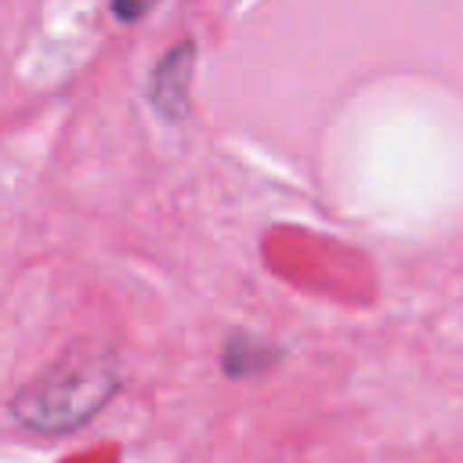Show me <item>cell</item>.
I'll list each match as a JSON object with an SVG mask.
<instances>
[{"label": "cell", "mask_w": 463, "mask_h": 463, "mask_svg": "<svg viewBox=\"0 0 463 463\" xmlns=\"http://www.w3.org/2000/svg\"><path fill=\"white\" fill-rule=\"evenodd\" d=\"M119 391V362L105 347H72L47 373L11 398L22 427L40 434H65L98 416Z\"/></svg>", "instance_id": "cell-1"}, {"label": "cell", "mask_w": 463, "mask_h": 463, "mask_svg": "<svg viewBox=\"0 0 463 463\" xmlns=\"http://www.w3.org/2000/svg\"><path fill=\"white\" fill-rule=\"evenodd\" d=\"M192 58H195V47L184 40V43H177V47L156 65V76H152V105H156L166 119H181V112H184L188 80H192Z\"/></svg>", "instance_id": "cell-2"}, {"label": "cell", "mask_w": 463, "mask_h": 463, "mask_svg": "<svg viewBox=\"0 0 463 463\" xmlns=\"http://www.w3.org/2000/svg\"><path fill=\"white\" fill-rule=\"evenodd\" d=\"M152 4H156V0H112V11H116L123 22H137L141 14H148Z\"/></svg>", "instance_id": "cell-3"}]
</instances>
